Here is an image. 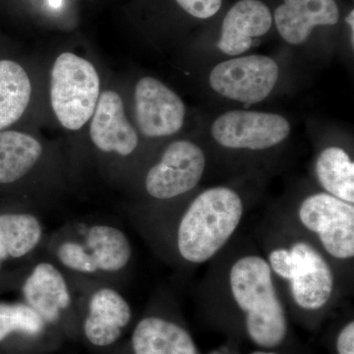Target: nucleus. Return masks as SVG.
I'll return each instance as SVG.
<instances>
[{
	"label": "nucleus",
	"mask_w": 354,
	"mask_h": 354,
	"mask_svg": "<svg viewBox=\"0 0 354 354\" xmlns=\"http://www.w3.org/2000/svg\"><path fill=\"white\" fill-rule=\"evenodd\" d=\"M228 281L251 341L265 349L283 344L288 319L267 259L254 254L239 258L230 268Z\"/></svg>",
	"instance_id": "obj_1"
},
{
	"label": "nucleus",
	"mask_w": 354,
	"mask_h": 354,
	"mask_svg": "<svg viewBox=\"0 0 354 354\" xmlns=\"http://www.w3.org/2000/svg\"><path fill=\"white\" fill-rule=\"evenodd\" d=\"M243 203L234 190L214 187L198 195L181 216L176 232L179 255L191 264L211 260L241 225Z\"/></svg>",
	"instance_id": "obj_2"
},
{
	"label": "nucleus",
	"mask_w": 354,
	"mask_h": 354,
	"mask_svg": "<svg viewBox=\"0 0 354 354\" xmlns=\"http://www.w3.org/2000/svg\"><path fill=\"white\" fill-rule=\"evenodd\" d=\"M272 274L285 281L293 302L305 311L324 308L335 292V274L322 252L306 241L276 247L268 254Z\"/></svg>",
	"instance_id": "obj_3"
},
{
	"label": "nucleus",
	"mask_w": 354,
	"mask_h": 354,
	"mask_svg": "<svg viewBox=\"0 0 354 354\" xmlns=\"http://www.w3.org/2000/svg\"><path fill=\"white\" fill-rule=\"evenodd\" d=\"M100 95V77L85 58L64 53L50 74V102L60 124L68 130L82 128L94 113Z\"/></svg>",
	"instance_id": "obj_4"
},
{
	"label": "nucleus",
	"mask_w": 354,
	"mask_h": 354,
	"mask_svg": "<svg viewBox=\"0 0 354 354\" xmlns=\"http://www.w3.org/2000/svg\"><path fill=\"white\" fill-rule=\"evenodd\" d=\"M298 218L315 235L328 255L337 260L354 256V206L326 192L310 195L300 205Z\"/></svg>",
	"instance_id": "obj_5"
},
{
	"label": "nucleus",
	"mask_w": 354,
	"mask_h": 354,
	"mask_svg": "<svg viewBox=\"0 0 354 354\" xmlns=\"http://www.w3.org/2000/svg\"><path fill=\"white\" fill-rule=\"evenodd\" d=\"M279 72L278 64L272 58L249 55L216 65L209 74V84L227 99L257 104L271 94Z\"/></svg>",
	"instance_id": "obj_6"
},
{
	"label": "nucleus",
	"mask_w": 354,
	"mask_h": 354,
	"mask_svg": "<svg viewBox=\"0 0 354 354\" xmlns=\"http://www.w3.org/2000/svg\"><path fill=\"white\" fill-rule=\"evenodd\" d=\"M205 167L206 158L200 147L185 140L174 142L147 174V192L158 200L185 194L200 183Z\"/></svg>",
	"instance_id": "obj_7"
},
{
	"label": "nucleus",
	"mask_w": 354,
	"mask_h": 354,
	"mask_svg": "<svg viewBox=\"0 0 354 354\" xmlns=\"http://www.w3.org/2000/svg\"><path fill=\"white\" fill-rule=\"evenodd\" d=\"M290 132V123L283 116L258 111H230L216 118L212 127V135L220 145L249 150L279 145Z\"/></svg>",
	"instance_id": "obj_8"
},
{
	"label": "nucleus",
	"mask_w": 354,
	"mask_h": 354,
	"mask_svg": "<svg viewBox=\"0 0 354 354\" xmlns=\"http://www.w3.org/2000/svg\"><path fill=\"white\" fill-rule=\"evenodd\" d=\"M135 115L140 131L146 137L171 136L183 127L185 106L165 84L144 77L135 88Z\"/></svg>",
	"instance_id": "obj_9"
},
{
	"label": "nucleus",
	"mask_w": 354,
	"mask_h": 354,
	"mask_svg": "<svg viewBox=\"0 0 354 354\" xmlns=\"http://www.w3.org/2000/svg\"><path fill=\"white\" fill-rule=\"evenodd\" d=\"M91 118V140L102 152L127 157L136 150L138 135L127 120L122 99L118 93L104 91Z\"/></svg>",
	"instance_id": "obj_10"
},
{
	"label": "nucleus",
	"mask_w": 354,
	"mask_h": 354,
	"mask_svg": "<svg viewBox=\"0 0 354 354\" xmlns=\"http://www.w3.org/2000/svg\"><path fill=\"white\" fill-rule=\"evenodd\" d=\"M131 318V307L121 293L108 286L97 288L88 299L84 334L95 346H109L120 339Z\"/></svg>",
	"instance_id": "obj_11"
},
{
	"label": "nucleus",
	"mask_w": 354,
	"mask_h": 354,
	"mask_svg": "<svg viewBox=\"0 0 354 354\" xmlns=\"http://www.w3.org/2000/svg\"><path fill=\"white\" fill-rule=\"evenodd\" d=\"M25 304L34 309L46 325L57 323L72 304L68 283L59 268L50 262L35 266L22 288Z\"/></svg>",
	"instance_id": "obj_12"
},
{
	"label": "nucleus",
	"mask_w": 354,
	"mask_h": 354,
	"mask_svg": "<svg viewBox=\"0 0 354 354\" xmlns=\"http://www.w3.org/2000/svg\"><path fill=\"white\" fill-rule=\"evenodd\" d=\"M270 9L260 0H241L225 15L218 48L228 55H239L251 48L254 38L272 27Z\"/></svg>",
	"instance_id": "obj_13"
},
{
	"label": "nucleus",
	"mask_w": 354,
	"mask_h": 354,
	"mask_svg": "<svg viewBox=\"0 0 354 354\" xmlns=\"http://www.w3.org/2000/svg\"><path fill=\"white\" fill-rule=\"evenodd\" d=\"M335 0H283L274 11L277 29L291 44L304 43L316 26H333L339 21Z\"/></svg>",
	"instance_id": "obj_14"
},
{
	"label": "nucleus",
	"mask_w": 354,
	"mask_h": 354,
	"mask_svg": "<svg viewBox=\"0 0 354 354\" xmlns=\"http://www.w3.org/2000/svg\"><path fill=\"white\" fill-rule=\"evenodd\" d=\"M82 244L93 274H116L127 267L132 247L120 228L106 223L91 225L84 234Z\"/></svg>",
	"instance_id": "obj_15"
},
{
	"label": "nucleus",
	"mask_w": 354,
	"mask_h": 354,
	"mask_svg": "<svg viewBox=\"0 0 354 354\" xmlns=\"http://www.w3.org/2000/svg\"><path fill=\"white\" fill-rule=\"evenodd\" d=\"M134 354H200L189 333L162 317L142 319L133 332Z\"/></svg>",
	"instance_id": "obj_16"
},
{
	"label": "nucleus",
	"mask_w": 354,
	"mask_h": 354,
	"mask_svg": "<svg viewBox=\"0 0 354 354\" xmlns=\"http://www.w3.org/2000/svg\"><path fill=\"white\" fill-rule=\"evenodd\" d=\"M41 153L43 147L31 135L0 131V184L16 183L27 176Z\"/></svg>",
	"instance_id": "obj_17"
},
{
	"label": "nucleus",
	"mask_w": 354,
	"mask_h": 354,
	"mask_svg": "<svg viewBox=\"0 0 354 354\" xmlns=\"http://www.w3.org/2000/svg\"><path fill=\"white\" fill-rule=\"evenodd\" d=\"M44 230L36 216L27 213L0 215V262L20 259L34 252Z\"/></svg>",
	"instance_id": "obj_18"
},
{
	"label": "nucleus",
	"mask_w": 354,
	"mask_h": 354,
	"mask_svg": "<svg viewBox=\"0 0 354 354\" xmlns=\"http://www.w3.org/2000/svg\"><path fill=\"white\" fill-rule=\"evenodd\" d=\"M31 95V81L26 70L12 60H0V131L20 120Z\"/></svg>",
	"instance_id": "obj_19"
},
{
	"label": "nucleus",
	"mask_w": 354,
	"mask_h": 354,
	"mask_svg": "<svg viewBox=\"0 0 354 354\" xmlns=\"http://www.w3.org/2000/svg\"><path fill=\"white\" fill-rule=\"evenodd\" d=\"M315 171L326 193L353 205L354 164L344 149H325L317 158Z\"/></svg>",
	"instance_id": "obj_20"
},
{
	"label": "nucleus",
	"mask_w": 354,
	"mask_h": 354,
	"mask_svg": "<svg viewBox=\"0 0 354 354\" xmlns=\"http://www.w3.org/2000/svg\"><path fill=\"white\" fill-rule=\"evenodd\" d=\"M46 328L44 319L25 302H0V342L12 334L39 337Z\"/></svg>",
	"instance_id": "obj_21"
},
{
	"label": "nucleus",
	"mask_w": 354,
	"mask_h": 354,
	"mask_svg": "<svg viewBox=\"0 0 354 354\" xmlns=\"http://www.w3.org/2000/svg\"><path fill=\"white\" fill-rule=\"evenodd\" d=\"M176 2L193 17L208 19L218 12L223 0H176Z\"/></svg>",
	"instance_id": "obj_22"
},
{
	"label": "nucleus",
	"mask_w": 354,
	"mask_h": 354,
	"mask_svg": "<svg viewBox=\"0 0 354 354\" xmlns=\"http://www.w3.org/2000/svg\"><path fill=\"white\" fill-rule=\"evenodd\" d=\"M337 351L339 354H354V323L346 324L337 339Z\"/></svg>",
	"instance_id": "obj_23"
},
{
	"label": "nucleus",
	"mask_w": 354,
	"mask_h": 354,
	"mask_svg": "<svg viewBox=\"0 0 354 354\" xmlns=\"http://www.w3.org/2000/svg\"><path fill=\"white\" fill-rule=\"evenodd\" d=\"M346 22L351 27V34H353H353H354V12L353 10L351 11V13L348 14V17H346Z\"/></svg>",
	"instance_id": "obj_24"
},
{
	"label": "nucleus",
	"mask_w": 354,
	"mask_h": 354,
	"mask_svg": "<svg viewBox=\"0 0 354 354\" xmlns=\"http://www.w3.org/2000/svg\"><path fill=\"white\" fill-rule=\"evenodd\" d=\"M252 354H277V353H272V351H256V353H253Z\"/></svg>",
	"instance_id": "obj_25"
},
{
	"label": "nucleus",
	"mask_w": 354,
	"mask_h": 354,
	"mask_svg": "<svg viewBox=\"0 0 354 354\" xmlns=\"http://www.w3.org/2000/svg\"><path fill=\"white\" fill-rule=\"evenodd\" d=\"M59 1H60V0H50L51 6H59Z\"/></svg>",
	"instance_id": "obj_26"
},
{
	"label": "nucleus",
	"mask_w": 354,
	"mask_h": 354,
	"mask_svg": "<svg viewBox=\"0 0 354 354\" xmlns=\"http://www.w3.org/2000/svg\"><path fill=\"white\" fill-rule=\"evenodd\" d=\"M212 354H221L220 353H212Z\"/></svg>",
	"instance_id": "obj_27"
}]
</instances>
